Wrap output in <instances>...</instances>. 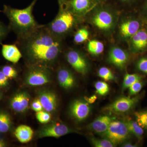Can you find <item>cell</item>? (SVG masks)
I'll use <instances>...</instances> for the list:
<instances>
[{"label":"cell","mask_w":147,"mask_h":147,"mask_svg":"<svg viewBox=\"0 0 147 147\" xmlns=\"http://www.w3.org/2000/svg\"><path fill=\"white\" fill-rule=\"evenodd\" d=\"M16 44L30 65L50 67L58 59L63 49V40L55 36L45 25L24 36Z\"/></svg>","instance_id":"cell-1"},{"label":"cell","mask_w":147,"mask_h":147,"mask_svg":"<svg viewBox=\"0 0 147 147\" xmlns=\"http://www.w3.org/2000/svg\"><path fill=\"white\" fill-rule=\"evenodd\" d=\"M37 1L33 0L30 5L23 9L4 5L3 12L8 19L9 27L15 33L17 38L28 34L43 25L36 22L33 14V11Z\"/></svg>","instance_id":"cell-2"},{"label":"cell","mask_w":147,"mask_h":147,"mask_svg":"<svg viewBox=\"0 0 147 147\" xmlns=\"http://www.w3.org/2000/svg\"><path fill=\"white\" fill-rule=\"evenodd\" d=\"M78 17L64 7H59V12L56 17L45 26L55 36L63 40L76 26Z\"/></svg>","instance_id":"cell-3"},{"label":"cell","mask_w":147,"mask_h":147,"mask_svg":"<svg viewBox=\"0 0 147 147\" xmlns=\"http://www.w3.org/2000/svg\"><path fill=\"white\" fill-rule=\"evenodd\" d=\"M26 74V83L30 86H40L50 82L51 72L49 67L32 65Z\"/></svg>","instance_id":"cell-4"},{"label":"cell","mask_w":147,"mask_h":147,"mask_svg":"<svg viewBox=\"0 0 147 147\" xmlns=\"http://www.w3.org/2000/svg\"><path fill=\"white\" fill-rule=\"evenodd\" d=\"M130 133L124 121L114 120L110 124L108 129L102 136L117 145L127 140L129 138Z\"/></svg>","instance_id":"cell-5"},{"label":"cell","mask_w":147,"mask_h":147,"mask_svg":"<svg viewBox=\"0 0 147 147\" xmlns=\"http://www.w3.org/2000/svg\"><path fill=\"white\" fill-rule=\"evenodd\" d=\"M66 59L67 62L78 73L85 75L89 70L88 61L81 52L76 49H70L67 52Z\"/></svg>","instance_id":"cell-6"},{"label":"cell","mask_w":147,"mask_h":147,"mask_svg":"<svg viewBox=\"0 0 147 147\" xmlns=\"http://www.w3.org/2000/svg\"><path fill=\"white\" fill-rule=\"evenodd\" d=\"M141 95L135 97L121 96L108 105L106 110L114 113H124L134 108L141 99Z\"/></svg>","instance_id":"cell-7"},{"label":"cell","mask_w":147,"mask_h":147,"mask_svg":"<svg viewBox=\"0 0 147 147\" xmlns=\"http://www.w3.org/2000/svg\"><path fill=\"white\" fill-rule=\"evenodd\" d=\"M97 3L95 0H68L63 6L76 16H80Z\"/></svg>","instance_id":"cell-8"},{"label":"cell","mask_w":147,"mask_h":147,"mask_svg":"<svg viewBox=\"0 0 147 147\" xmlns=\"http://www.w3.org/2000/svg\"><path fill=\"white\" fill-rule=\"evenodd\" d=\"M91 108L89 103L82 100L74 101L70 106V114L78 121L86 119L89 115Z\"/></svg>","instance_id":"cell-9"},{"label":"cell","mask_w":147,"mask_h":147,"mask_svg":"<svg viewBox=\"0 0 147 147\" xmlns=\"http://www.w3.org/2000/svg\"><path fill=\"white\" fill-rule=\"evenodd\" d=\"M71 131V129L65 125L55 123L42 127L40 130L39 136L41 137L59 138Z\"/></svg>","instance_id":"cell-10"},{"label":"cell","mask_w":147,"mask_h":147,"mask_svg":"<svg viewBox=\"0 0 147 147\" xmlns=\"http://www.w3.org/2000/svg\"><path fill=\"white\" fill-rule=\"evenodd\" d=\"M129 55L126 51L119 47H114L110 49L108 55L109 62L120 69L125 67L129 60Z\"/></svg>","instance_id":"cell-11"},{"label":"cell","mask_w":147,"mask_h":147,"mask_svg":"<svg viewBox=\"0 0 147 147\" xmlns=\"http://www.w3.org/2000/svg\"><path fill=\"white\" fill-rule=\"evenodd\" d=\"M115 118L108 115H102L98 117L87 126L88 130L96 134L102 135L108 129L110 124Z\"/></svg>","instance_id":"cell-12"},{"label":"cell","mask_w":147,"mask_h":147,"mask_svg":"<svg viewBox=\"0 0 147 147\" xmlns=\"http://www.w3.org/2000/svg\"><path fill=\"white\" fill-rule=\"evenodd\" d=\"M92 21L95 26L98 28L107 30L113 26L114 19L110 11L101 9L94 15Z\"/></svg>","instance_id":"cell-13"},{"label":"cell","mask_w":147,"mask_h":147,"mask_svg":"<svg viewBox=\"0 0 147 147\" xmlns=\"http://www.w3.org/2000/svg\"><path fill=\"white\" fill-rule=\"evenodd\" d=\"M2 54L7 60L16 63L23 57L17 45L15 44H1Z\"/></svg>","instance_id":"cell-14"},{"label":"cell","mask_w":147,"mask_h":147,"mask_svg":"<svg viewBox=\"0 0 147 147\" xmlns=\"http://www.w3.org/2000/svg\"><path fill=\"white\" fill-rule=\"evenodd\" d=\"M58 82L61 86L65 89H69L75 85V77L71 70L66 67L59 69L57 74Z\"/></svg>","instance_id":"cell-15"},{"label":"cell","mask_w":147,"mask_h":147,"mask_svg":"<svg viewBox=\"0 0 147 147\" xmlns=\"http://www.w3.org/2000/svg\"><path fill=\"white\" fill-rule=\"evenodd\" d=\"M30 96L25 92L18 93L11 98L10 106L14 111L18 113H23L26 111L28 106Z\"/></svg>","instance_id":"cell-16"},{"label":"cell","mask_w":147,"mask_h":147,"mask_svg":"<svg viewBox=\"0 0 147 147\" xmlns=\"http://www.w3.org/2000/svg\"><path fill=\"white\" fill-rule=\"evenodd\" d=\"M39 99L43 110L47 112L55 111L57 107V100L56 95L52 92L44 91L40 94Z\"/></svg>","instance_id":"cell-17"},{"label":"cell","mask_w":147,"mask_h":147,"mask_svg":"<svg viewBox=\"0 0 147 147\" xmlns=\"http://www.w3.org/2000/svg\"><path fill=\"white\" fill-rule=\"evenodd\" d=\"M132 50L135 53L142 52L147 47V32L139 30L131 38Z\"/></svg>","instance_id":"cell-18"},{"label":"cell","mask_w":147,"mask_h":147,"mask_svg":"<svg viewBox=\"0 0 147 147\" xmlns=\"http://www.w3.org/2000/svg\"><path fill=\"white\" fill-rule=\"evenodd\" d=\"M140 28V23L137 20L131 19L123 22L120 26L121 34L125 38H131Z\"/></svg>","instance_id":"cell-19"},{"label":"cell","mask_w":147,"mask_h":147,"mask_svg":"<svg viewBox=\"0 0 147 147\" xmlns=\"http://www.w3.org/2000/svg\"><path fill=\"white\" fill-rule=\"evenodd\" d=\"M33 133V131L30 127L24 125L18 126L14 132L16 139L21 143L30 142L32 138Z\"/></svg>","instance_id":"cell-20"},{"label":"cell","mask_w":147,"mask_h":147,"mask_svg":"<svg viewBox=\"0 0 147 147\" xmlns=\"http://www.w3.org/2000/svg\"><path fill=\"white\" fill-rule=\"evenodd\" d=\"M124 121L130 133L134 134L139 140H142L144 133V129L139 125L136 121L127 119Z\"/></svg>","instance_id":"cell-21"},{"label":"cell","mask_w":147,"mask_h":147,"mask_svg":"<svg viewBox=\"0 0 147 147\" xmlns=\"http://www.w3.org/2000/svg\"><path fill=\"white\" fill-rule=\"evenodd\" d=\"M11 126V121L9 115L5 111H0V132H7Z\"/></svg>","instance_id":"cell-22"},{"label":"cell","mask_w":147,"mask_h":147,"mask_svg":"<svg viewBox=\"0 0 147 147\" xmlns=\"http://www.w3.org/2000/svg\"><path fill=\"white\" fill-rule=\"evenodd\" d=\"M88 51L91 54L94 55H100L103 52L104 49V45L103 43L98 40H91L87 45Z\"/></svg>","instance_id":"cell-23"},{"label":"cell","mask_w":147,"mask_h":147,"mask_svg":"<svg viewBox=\"0 0 147 147\" xmlns=\"http://www.w3.org/2000/svg\"><path fill=\"white\" fill-rule=\"evenodd\" d=\"M142 77L141 75L137 74H126L125 75L122 84V89L123 90L129 88L130 86L135 82L141 81Z\"/></svg>","instance_id":"cell-24"},{"label":"cell","mask_w":147,"mask_h":147,"mask_svg":"<svg viewBox=\"0 0 147 147\" xmlns=\"http://www.w3.org/2000/svg\"><path fill=\"white\" fill-rule=\"evenodd\" d=\"M89 32L86 28H82L76 31L74 36V41L76 44H80L88 38Z\"/></svg>","instance_id":"cell-25"},{"label":"cell","mask_w":147,"mask_h":147,"mask_svg":"<svg viewBox=\"0 0 147 147\" xmlns=\"http://www.w3.org/2000/svg\"><path fill=\"white\" fill-rule=\"evenodd\" d=\"M90 139L92 145L96 147H114L116 146L109 139L105 138L102 139L91 137H90Z\"/></svg>","instance_id":"cell-26"},{"label":"cell","mask_w":147,"mask_h":147,"mask_svg":"<svg viewBox=\"0 0 147 147\" xmlns=\"http://www.w3.org/2000/svg\"><path fill=\"white\" fill-rule=\"evenodd\" d=\"M135 120L142 128L147 129V109L135 112Z\"/></svg>","instance_id":"cell-27"},{"label":"cell","mask_w":147,"mask_h":147,"mask_svg":"<svg viewBox=\"0 0 147 147\" xmlns=\"http://www.w3.org/2000/svg\"><path fill=\"white\" fill-rule=\"evenodd\" d=\"M98 75L100 78L105 81H115V77L113 72L108 67H100L98 71Z\"/></svg>","instance_id":"cell-28"},{"label":"cell","mask_w":147,"mask_h":147,"mask_svg":"<svg viewBox=\"0 0 147 147\" xmlns=\"http://www.w3.org/2000/svg\"><path fill=\"white\" fill-rule=\"evenodd\" d=\"M96 93L100 96H105L108 94L110 90L109 85L106 82L98 81L94 85Z\"/></svg>","instance_id":"cell-29"},{"label":"cell","mask_w":147,"mask_h":147,"mask_svg":"<svg viewBox=\"0 0 147 147\" xmlns=\"http://www.w3.org/2000/svg\"><path fill=\"white\" fill-rule=\"evenodd\" d=\"M1 70L9 79L16 78L18 74V72L16 69L11 65L4 66L2 67Z\"/></svg>","instance_id":"cell-30"},{"label":"cell","mask_w":147,"mask_h":147,"mask_svg":"<svg viewBox=\"0 0 147 147\" xmlns=\"http://www.w3.org/2000/svg\"><path fill=\"white\" fill-rule=\"evenodd\" d=\"M144 86V83L141 81H138L132 84L129 88V94L130 96L137 94Z\"/></svg>","instance_id":"cell-31"},{"label":"cell","mask_w":147,"mask_h":147,"mask_svg":"<svg viewBox=\"0 0 147 147\" xmlns=\"http://www.w3.org/2000/svg\"><path fill=\"white\" fill-rule=\"evenodd\" d=\"M36 117L38 120L42 123H46L51 120V115L47 111H41L37 112Z\"/></svg>","instance_id":"cell-32"},{"label":"cell","mask_w":147,"mask_h":147,"mask_svg":"<svg viewBox=\"0 0 147 147\" xmlns=\"http://www.w3.org/2000/svg\"><path fill=\"white\" fill-rule=\"evenodd\" d=\"M11 31L9 26H6L1 22H0V44H2V42L9 32Z\"/></svg>","instance_id":"cell-33"},{"label":"cell","mask_w":147,"mask_h":147,"mask_svg":"<svg viewBox=\"0 0 147 147\" xmlns=\"http://www.w3.org/2000/svg\"><path fill=\"white\" fill-rule=\"evenodd\" d=\"M136 67L139 71L147 74V57L139 59L136 63Z\"/></svg>","instance_id":"cell-34"},{"label":"cell","mask_w":147,"mask_h":147,"mask_svg":"<svg viewBox=\"0 0 147 147\" xmlns=\"http://www.w3.org/2000/svg\"><path fill=\"white\" fill-rule=\"evenodd\" d=\"M31 108L33 110H34L36 113L42 111L43 110V107L39 98L36 99L34 100L33 102L32 103Z\"/></svg>","instance_id":"cell-35"},{"label":"cell","mask_w":147,"mask_h":147,"mask_svg":"<svg viewBox=\"0 0 147 147\" xmlns=\"http://www.w3.org/2000/svg\"><path fill=\"white\" fill-rule=\"evenodd\" d=\"M9 78L5 76L1 70H0V87L6 86L8 84Z\"/></svg>","instance_id":"cell-36"},{"label":"cell","mask_w":147,"mask_h":147,"mask_svg":"<svg viewBox=\"0 0 147 147\" xmlns=\"http://www.w3.org/2000/svg\"><path fill=\"white\" fill-rule=\"evenodd\" d=\"M97 99V97L95 95L92 96L90 97L89 98H86V99H88L87 102L89 103H92L94 102Z\"/></svg>","instance_id":"cell-37"},{"label":"cell","mask_w":147,"mask_h":147,"mask_svg":"<svg viewBox=\"0 0 147 147\" xmlns=\"http://www.w3.org/2000/svg\"><path fill=\"white\" fill-rule=\"evenodd\" d=\"M68 0H57L59 7L63 6Z\"/></svg>","instance_id":"cell-38"},{"label":"cell","mask_w":147,"mask_h":147,"mask_svg":"<svg viewBox=\"0 0 147 147\" xmlns=\"http://www.w3.org/2000/svg\"><path fill=\"white\" fill-rule=\"evenodd\" d=\"M123 146V147H134L137 146H135V145L132 144H130V143H126V144H124Z\"/></svg>","instance_id":"cell-39"},{"label":"cell","mask_w":147,"mask_h":147,"mask_svg":"<svg viewBox=\"0 0 147 147\" xmlns=\"http://www.w3.org/2000/svg\"><path fill=\"white\" fill-rule=\"evenodd\" d=\"M5 142L2 140H0V147H5Z\"/></svg>","instance_id":"cell-40"},{"label":"cell","mask_w":147,"mask_h":147,"mask_svg":"<svg viewBox=\"0 0 147 147\" xmlns=\"http://www.w3.org/2000/svg\"><path fill=\"white\" fill-rule=\"evenodd\" d=\"M119 1L122 3H128L132 1L133 0H119Z\"/></svg>","instance_id":"cell-41"},{"label":"cell","mask_w":147,"mask_h":147,"mask_svg":"<svg viewBox=\"0 0 147 147\" xmlns=\"http://www.w3.org/2000/svg\"><path fill=\"white\" fill-rule=\"evenodd\" d=\"M145 7L147 10V0H146V3H145Z\"/></svg>","instance_id":"cell-42"},{"label":"cell","mask_w":147,"mask_h":147,"mask_svg":"<svg viewBox=\"0 0 147 147\" xmlns=\"http://www.w3.org/2000/svg\"><path fill=\"white\" fill-rule=\"evenodd\" d=\"M95 1H96L98 3V2H99L103 1V0H95Z\"/></svg>","instance_id":"cell-43"},{"label":"cell","mask_w":147,"mask_h":147,"mask_svg":"<svg viewBox=\"0 0 147 147\" xmlns=\"http://www.w3.org/2000/svg\"><path fill=\"white\" fill-rule=\"evenodd\" d=\"M2 98V94H1V93L0 92V100H1V98Z\"/></svg>","instance_id":"cell-44"},{"label":"cell","mask_w":147,"mask_h":147,"mask_svg":"<svg viewBox=\"0 0 147 147\" xmlns=\"http://www.w3.org/2000/svg\"><path fill=\"white\" fill-rule=\"evenodd\" d=\"M1 11H1L0 10V12H1Z\"/></svg>","instance_id":"cell-45"}]
</instances>
